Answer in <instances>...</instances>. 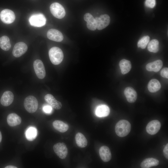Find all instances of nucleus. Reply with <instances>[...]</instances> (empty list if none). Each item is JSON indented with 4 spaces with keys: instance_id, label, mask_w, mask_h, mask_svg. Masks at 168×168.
I'll use <instances>...</instances> for the list:
<instances>
[{
    "instance_id": "obj_22",
    "label": "nucleus",
    "mask_w": 168,
    "mask_h": 168,
    "mask_svg": "<svg viewBox=\"0 0 168 168\" xmlns=\"http://www.w3.org/2000/svg\"><path fill=\"white\" fill-rule=\"evenodd\" d=\"M161 86L159 82L155 79H152L149 82L147 88L151 92L154 93L158 91L161 88Z\"/></svg>"
},
{
    "instance_id": "obj_35",
    "label": "nucleus",
    "mask_w": 168,
    "mask_h": 168,
    "mask_svg": "<svg viewBox=\"0 0 168 168\" xmlns=\"http://www.w3.org/2000/svg\"><path fill=\"white\" fill-rule=\"evenodd\" d=\"M2 135L1 134V132L0 131V142H1L2 141Z\"/></svg>"
},
{
    "instance_id": "obj_20",
    "label": "nucleus",
    "mask_w": 168,
    "mask_h": 168,
    "mask_svg": "<svg viewBox=\"0 0 168 168\" xmlns=\"http://www.w3.org/2000/svg\"><path fill=\"white\" fill-rule=\"evenodd\" d=\"M159 164V161L153 158H148L144 159L141 163L142 168H149L152 166H156Z\"/></svg>"
},
{
    "instance_id": "obj_19",
    "label": "nucleus",
    "mask_w": 168,
    "mask_h": 168,
    "mask_svg": "<svg viewBox=\"0 0 168 168\" xmlns=\"http://www.w3.org/2000/svg\"><path fill=\"white\" fill-rule=\"evenodd\" d=\"M7 121L10 126L14 127L20 124L21 123V119L17 114L12 113L8 115Z\"/></svg>"
},
{
    "instance_id": "obj_18",
    "label": "nucleus",
    "mask_w": 168,
    "mask_h": 168,
    "mask_svg": "<svg viewBox=\"0 0 168 168\" xmlns=\"http://www.w3.org/2000/svg\"><path fill=\"white\" fill-rule=\"evenodd\" d=\"M163 63L161 60H157L152 62L148 63L146 65V69L149 71L158 72L161 68Z\"/></svg>"
},
{
    "instance_id": "obj_13",
    "label": "nucleus",
    "mask_w": 168,
    "mask_h": 168,
    "mask_svg": "<svg viewBox=\"0 0 168 168\" xmlns=\"http://www.w3.org/2000/svg\"><path fill=\"white\" fill-rule=\"evenodd\" d=\"M13 93L10 91H6L4 92L1 99V104L5 106L10 105L14 100Z\"/></svg>"
},
{
    "instance_id": "obj_17",
    "label": "nucleus",
    "mask_w": 168,
    "mask_h": 168,
    "mask_svg": "<svg viewBox=\"0 0 168 168\" xmlns=\"http://www.w3.org/2000/svg\"><path fill=\"white\" fill-rule=\"evenodd\" d=\"M84 19L86 22L87 27L89 30H95L97 29L96 20L90 13H86L84 15Z\"/></svg>"
},
{
    "instance_id": "obj_15",
    "label": "nucleus",
    "mask_w": 168,
    "mask_h": 168,
    "mask_svg": "<svg viewBox=\"0 0 168 168\" xmlns=\"http://www.w3.org/2000/svg\"><path fill=\"white\" fill-rule=\"evenodd\" d=\"M44 99L50 105L56 110H59L62 107L61 103L57 100L51 94L46 95L44 97Z\"/></svg>"
},
{
    "instance_id": "obj_31",
    "label": "nucleus",
    "mask_w": 168,
    "mask_h": 168,
    "mask_svg": "<svg viewBox=\"0 0 168 168\" xmlns=\"http://www.w3.org/2000/svg\"><path fill=\"white\" fill-rule=\"evenodd\" d=\"M160 75L162 77L168 79V68H163L161 71Z\"/></svg>"
},
{
    "instance_id": "obj_34",
    "label": "nucleus",
    "mask_w": 168,
    "mask_h": 168,
    "mask_svg": "<svg viewBox=\"0 0 168 168\" xmlns=\"http://www.w3.org/2000/svg\"><path fill=\"white\" fill-rule=\"evenodd\" d=\"M5 168H17V167L16 166H13L9 165V166H6Z\"/></svg>"
},
{
    "instance_id": "obj_32",
    "label": "nucleus",
    "mask_w": 168,
    "mask_h": 168,
    "mask_svg": "<svg viewBox=\"0 0 168 168\" xmlns=\"http://www.w3.org/2000/svg\"><path fill=\"white\" fill-rule=\"evenodd\" d=\"M43 110L45 113L47 114H50L52 111V107L49 105H46L43 106Z\"/></svg>"
},
{
    "instance_id": "obj_28",
    "label": "nucleus",
    "mask_w": 168,
    "mask_h": 168,
    "mask_svg": "<svg viewBox=\"0 0 168 168\" xmlns=\"http://www.w3.org/2000/svg\"><path fill=\"white\" fill-rule=\"evenodd\" d=\"M148 50L150 52L156 53L159 50V42L156 39H153L149 42L147 46Z\"/></svg>"
},
{
    "instance_id": "obj_33",
    "label": "nucleus",
    "mask_w": 168,
    "mask_h": 168,
    "mask_svg": "<svg viewBox=\"0 0 168 168\" xmlns=\"http://www.w3.org/2000/svg\"><path fill=\"white\" fill-rule=\"evenodd\" d=\"M163 154L165 157L167 159H168V144L167 143L163 150Z\"/></svg>"
},
{
    "instance_id": "obj_16",
    "label": "nucleus",
    "mask_w": 168,
    "mask_h": 168,
    "mask_svg": "<svg viewBox=\"0 0 168 168\" xmlns=\"http://www.w3.org/2000/svg\"><path fill=\"white\" fill-rule=\"evenodd\" d=\"M100 156L101 160L105 162H108L111 158V153L109 148L107 146L101 147L99 150Z\"/></svg>"
},
{
    "instance_id": "obj_7",
    "label": "nucleus",
    "mask_w": 168,
    "mask_h": 168,
    "mask_svg": "<svg viewBox=\"0 0 168 168\" xmlns=\"http://www.w3.org/2000/svg\"><path fill=\"white\" fill-rule=\"evenodd\" d=\"M53 149L56 154L61 159H64L68 155V148L63 142H58L55 144L53 146Z\"/></svg>"
},
{
    "instance_id": "obj_12",
    "label": "nucleus",
    "mask_w": 168,
    "mask_h": 168,
    "mask_svg": "<svg viewBox=\"0 0 168 168\" xmlns=\"http://www.w3.org/2000/svg\"><path fill=\"white\" fill-rule=\"evenodd\" d=\"M47 35L49 39L56 42H61L63 38V35L62 33L55 29H49L48 31Z\"/></svg>"
},
{
    "instance_id": "obj_6",
    "label": "nucleus",
    "mask_w": 168,
    "mask_h": 168,
    "mask_svg": "<svg viewBox=\"0 0 168 168\" xmlns=\"http://www.w3.org/2000/svg\"><path fill=\"white\" fill-rule=\"evenodd\" d=\"M0 18L3 23L10 24L13 22L15 21V15L13 11L11 10L5 9L1 12Z\"/></svg>"
},
{
    "instance_id": "obj_24",
    "label": "nucleus",
    "mask_w": 168,
    "mask_h": 168,
    "mask_svg": "<svg viewBox=\"0 0 168 168\" xmlns=\"http://www.w3.org/2000/svg\"><path fill=\"white\" fill-rule=\"evenodd\" d=\"M53 125L55 129L61 133L66 132L69 128V126L67 124L59 120L54 121L53 123Z\"/></svg>"
},
{
    "instance_id": "obj_2",
    "label": "nucleus",
    "mask_w": 168,
    "mask_h": 168,
    "mask_svg": "<svg viewBox=\"0 0 168 168\" xmlns=\"http://www.w3.org/2000/svg\"><path fill=\"white\" fill-rule=\"evenodd\" d=\"M49 54L51 63L55 65L60 63L63 58V54L62 50L59 48L54 47L49 51Z\"/></svg>"
},
{
    "instance_id": "obj_25",
    "label": "nucleus",
    "mask_w": 168,
    "mask_h": 168,
    "mask_svg": "<svg viewBox=\"0 0 168 168\" xmlns=\"http://www.w3.org/2000/svg\"><path fill=\"white\" fill-rule=\"evenodd\" d=\"M76 143L81 148L85 147L87 145V141L85 136L81 133L76 134L75 137Z\"/></svg>"
},
{
    "instance_id": "obj_14",
    "label": "nucleus",
    "mask_w": 168,
    "mask_h": 168,
    "mask_svg": "<svg viewBox=\"0 0 168 168\" xmlns=\"http://www.w3.org/2000/svg\"><path fill=\"white\" fill-rule=\"evenodd\" d=\"M124 94L129 102L133 103L136 101L137 98V93L132 87L129 86L126 88L124 91Z\"/></svg>"
},
{
    "instance_id": "obj_3",
    "label": "nucleus",
    "mask_w": 168,
    "mask_h": 168,
    "mask_svg": "<svg viewBox=\"0 0 168 168\" xmlns=\"http://www.w3.org/2000/svg\"><path fill=\"white\" fill-rule=\"evenodd\" d=\"M24 105L27 111L31 113L35 112L38 106L37 100L35 97L32 96H29L26 98Z\"/></svg>"
},
{
    "instance_id": "obj_30",
    "label": "nucleus",
    "mask_w": 168,
    "mask_h": 168,
    "mask_svg": "<svg viewBox=\"0 0 168 168\" xmlns=\"http://www.w3.org/2000/svg\"><path fill=\"white\" fill-rule=\"evenodd\" d=\"M155 0H146L145 4L148 7L153 8L155 5Z\"/></svg>"
},
{
    "instance_id": "obj_11",
    "label": "nucleus",
    "mask_w": 168,
    "mask_h": 168,
    "mask_svg": "<svg viewBox=\"0 0 168 168\" xmlns=\"http://www.w3.org/2000/svg\"><path fill=\"white\" fill-rule=\"evenodd\" d=\"M161 124L159 121L154 120L150 121L147 125L146 130L149 134L153 135L156 134L160 130Z\"/></svg>"
},
{
    "instance_id": "obj_21",
    "label": "nucleus",
    "mask_w": 168,
    "mask_h": 168,
    "mask_svg": "<svg viewBox=\"0 0 168 168\" xmlns=\"http://www.w3.org/2000/svg\"><path fill=\"white\" fill-rule=\"evenodd\" d=\"M119 65L121 70V72L123 74L128 73L132 68L130 62L125 59H122L119 62Z\"/></svg>"
},
{
    "instance_id": "obj_29",
    "label": "nucleus",
    "mask_w": 168,
    "mask_h": 168,
    "mask_svg": "<svg viewBox=\"0 0 168 168\" xmlns=\"http://www.w3.org/2000/svg\"><path fill=\"white\" fill-rule=\"evenodd\" d=\"M150 37L148 36H144L138 41L137 44L138 47L142 49H144L149 42Z\"/></svg>"
},
{
    "instance_id": "obj_1",
    "label": "nucleus",
    "mask_w": 168,
    "mask_h": 168,
    "mask_svg": "<svg viewBox=\"0 0 168 168\" xmlns=\"http://www.w3.org/2000/svg\"><path fill=\"white\" fill-rule=\"evenodd\" d=\"M131 125L128 121L122 119L118 121L115 127L116 133L121 137H125L130 133L131 129Z\"/></svg>"
},
{
    "instance_id": "obj_5",
    "label": "nucleus",
    "mask_w": 168,
    "mask_h": 168,
    "mask_svg": "<svg viewBox=\"0 0 168 168\" xmlns=\"http://www.w3.org/2000/svg\"><path fill=\"white\" fill-rule=\"evenodd\" d=\"M50 10L52 14L58 19H62L65 16L66 12L63 7L58 3H52L50 7Z\"/></svg>"
},
{
    "instance_id": "obj_9",
    "label": "nucleus",
    "mask_w": 168,
    "mask_h": 168,
    "mask_svg": "<svg viewBox=\"0 0 168 168\" xmlns=\"http://www.w3.org/2000/svg\"><path fill=\"white\" fill-rule=\"evenodd\" d=\"M95 19L96 23L97 29L99 30L106 27L110 24V18L107 14H103L99 17H96Z\"/></svg>"
},
{
    "instance_id": "obj_4",
    "label": "nucleus",
    "mask_w": 168,
    "mask_h": 168,
    "mask_svg": "<svg viewBox=\"0 0 168 168\" xmlns=\"http://www.w3.org/2000/svg\"><path fill=\"white\" fill-rule=\"evenodd\" d=\"M29 21L32 26L41 27L45 24L46 19L42 14L36 13L31 16L29 18Z\"/></svg>"
},
{
    "instance_id": "obj_27",
    "label": "nucleus",
    "mask_w": 168,
    "mask_h": 168,
    "mask_svg": "<svg viewBox=\"0 0 168 168\" xmlns=\"http://www.w3.org/2000/svg\"><path fill=\"white\" fill-rule=\"evenodd\" d=\"M37 130L36 129L33 127L28 128L26 132V136L27 139L30 141L34 140L37 136Z\"/></svg>"
},
{
    "instance_id": "obj_8",
    "label": "nucleus",
    "mask_w": 168,
    "mask_h": 168,
    "mask_svg": "<svg viewBox=\"0 0 168 168\" xmlns=\"http://www.w3.org/2000/svg\"><path fill=\"white\" fill-rule=\"evenodd\" d=\"M33 67L37 77L40 79L44 78L46 75V72L43 62L40 59H36L34 62Z\"/></svg>"
},
{
    "instance_id": "obj_23",
    "label": "nucleus",
    "mask_w": 168,
    "mask_h": 168,
    "mask_svg": "<svg viewBox=\"0 0 168 168\" xmlns=\"http://www.w3.org/2000/svg\"><path fill=\"white\" fill-rule=\"evenodd\" d=\"M110 113L109 107L105 105H102L98 106L96 109V114L97 116L103 117L107 116Z\"/></svg>"
},
{
    "instance_id": "obj_10",
    "label": "nucleus",
    "mask_w": 168,
    "mask_h": 168,
    "mask_svg": "<svg viewBox=\"0 0 168 168\" xmlns=\"http://www.w3.org/2000/svg\"><path fill=\"white\" fill-rule=\"evenodd\" d=\"M27 49V46L25 43L23 42L17 43L14 47L13 55L15 57H19L26 52Z\"/></svg>"
},
{
    "instance_id": "obj_26",
    "label": "nucleus",
    "mask_w": 168,
    "mask_h": 168,
    "mask_svg": "<svg viewBox=\"0 0 168 168\" xmlns=\"http://www.w3.org/2000/svg\"><path fill=\"white\" fill-rule=\"evenodd\" d=\"M11 45L9 38L6 36L0 38V47L4 51H8L11 48Z\"/></svg>"
}]
</instances>
